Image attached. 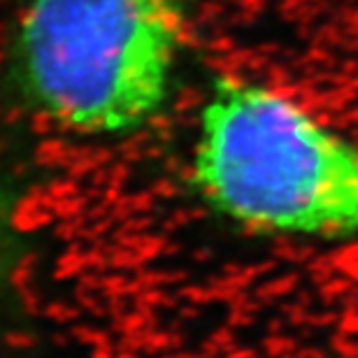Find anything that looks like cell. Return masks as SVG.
<instances>
[{
  "instance_id": "6da1fadb",
  "label": "cell",
  "mask_w": 358,
  "mask_h": 358,
  "mask_svg": "<svg viewBox=\"0 0 358 358\" xmlns=\"http://www.w3.org/2000/svg\"><path fill=\"white\" fill-rule=\"evenodd\" d=\"M193 184L224 217L298 238H358V142L282 91L219 80L198 117Z\"/></svg>"
},
{
  "instance_id": "7a4b0ae2",
  "label": "cell",
  "mask_w": 358,
  "mask_h": 358,
  "mask_svg": "<svg viewBox=\"0 0 358 358\" xmlns=\"http://www.w3.org/2000/svg\"><path fill=\"white\" fill-rule=\"evenodd\" d=\"M189 31V0H28L12 70L40 114L119 135L166 105Z\"/></svg>"
},
{
  "instance_id": "3957f363",
  "label": "cell",
  "mask_w": 358,
  "mask_h": 358,
  "mask_svg": "<svg viewBox=\"0 0 358 358\" xmlns=\"http://www.w3.org/2000/svg\"><path fill=\"white\" fill-rule=\"evenodd\" d=\"M7 238H10V207L0 189V272H3V261L7 256Z\"/></svg>"
}]
</instances>
